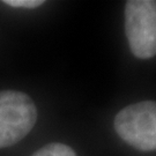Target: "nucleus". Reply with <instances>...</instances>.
<instances>
[{
  "mask_svg": "<svg viewBox=\"0 0 156 156\" xmlns=\"http://www.w3.org/2000/svg\"><path fill=\"white\" fill-rule=\"evenodd\" d=\"M36 120L37 110L28 95L16 90L0 91V149L21 141Z\"/></svg>",
  "mask_w": 156,
  "mask_h": 156,
  "instance_id": "obj_1",
  "label": "nucleus"
},
{
  "mask_svg": "<svg viewBox=\"0 0 156 156\" xmlns=\"http://www.w3.org/2000/svg\"><path fill=\"white\" fill-rule=\"evenodd\" d=\"M4 4L11 7H20V8H36L44 4L43 0H5Z\"/></svg>",
  "mask_w": 156,
  "mask_h": 156,
  "instance_id": "obj_5",
  "label": "nucleus"
},
{
  "mask_svg": "<svg viewBox=\"0 0 156 156\" xmlns=\"http://www.w3.org/2000/svg\"><path fill=\"white\" fill-rule=\"evenodd\" d=\"M125 31L135 57L156 56V1L129 0L125 5Z\"/></svg>",
  "mask_w": 156,
  "mask_h": 156,
  "instance_id": "obj_3",
  "label": "nucleus"
},
{
  "mask_svg": "<svg viewBox=\"0 0 156 156\" xmlns=\"http://www.w3.org/2000/svg\"><path fill=\"white\" fill-rule=\"evenodd\" d=\"M118 135L144 151H156V102L145 101L124 108L113 122Z\"/></svg>",
  "mask_w": 156,
  "mask_h": 156,
  "instance_id": "obj_2",
  "label": "nucleus"
},
{
  "mask_svg": "<svg viewBox=\"0 0 156 156\" xmlns=\"http://www.w3.org/2000/svg\"><path fill=\"white\" fill-rule=\"evenodd\" d=\"M31 156H76V154L71 147L64 144H49Z\"/></svg>",
  "mask_w": 156,
  "mask_h": 156,
  "instance_id": "obj_4",
  "label": "nucleus"
}]
</instances>
